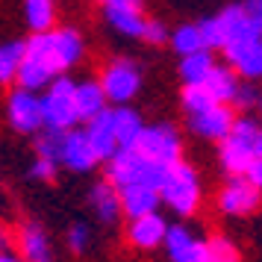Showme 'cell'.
Returning a JSON list of instances; mask_svg holds the SVG:
<instances>
[{
    "instance_id": "1",
    "label": "cell",
    "mask_w": 262,
    "mask_h": 262,
    "mask_svg": "<svg viewBox=\"0 0 262 262\" xmlns=\"http://www.w3.org/2000/svg\"><path fill=\"white\" fill-rule=\"evenodd\" d=\"M27 50L33 56H38L56 77H65V71H71L74 65L83 59L85 45L77 30L56 27L50 33H33V36L27 38Z\"/></svg>"
},
{
    "instance_id": "2",
    "label": "cell",
    "mask_w": 262,
    "mask_h": 262,
    "mask_svg": "<svg viewBox=\"0 0 262 262\" xmlns=\"http://www.w3.org/2000/svg\"><path fill=\"white\" fill-rule=\"evenodd\" d=\"M159 194H162V203H165L174 215H180V218L194 215L201 209V198H203L201 177H198L194 165L183 162V159H180L177 165H171L165 180H162Z\"/></svg>"
},
{
    "instance_id": "3",
    "label": "cell",
    "mask_w": 262,
    "mask_h": 262,
    "mask_svg": "<svg viewBox=\"0 0 262 262\" xmlns=\"http://www.w3.org/2000/svg\"><path fill=\"white\" fill-rule=\"evenodd\" d=\"M165 174H168V165H159L154 159L142 156L136 147H121L118 154L106 162V180H112L118 189L133 186V183H144V186L162 189Z\"/></svg>"
},
{
    "instance_id": "4",
    "label": "cell",
    "mask_w": 262,
    "mask_h": 262,
    "mask_svg": "<svg viewBox=\"0 0 262 262\" xmlns=\"http://www.w3.org/2000/svg\"><path fill=\"white\" fill-rule=\"evenodd\" d=\"M259 133H262V124H256L253 118H248V115L236 118L233 133L218 144V162H221V168L227 171V177H242V174H248V168L253 165V159H256V156H253V142H256Z\"/></svg>"
},
{
    "instance_id": "5",
    "label": "cell",
    "mask_w": 262,
    "mask_h": 262,
    "mask_svg": "<svg viewBox=\"0 0 262 262\" xmlns=\"http://www.w3.org/2000/svg\"><path fill=\"white\" fill-rule=\"evenodd\" d=\"M45 127L48 130H77L80 106H77V83L68 77H56L41 95Z\"/></svg>"
},
{
    "instance_id": "6",
    "label": "cell",
    "mask_w": 262,
    "mask_h": 262,
    "mask_svg": "<svg viewBox=\"0 0 262 262\" xmlns=\"http://www.w3.org/2000/svg\"><path fill=\"white\" fill-rule=\"evenodd\" d=\"M6 121L18 136H38L45 130V109H41V95L30 89H12L6 95Z\"/></svg>"
},
{
    "instance_id": "7",
    "label": "cell",
    "mask_w": 262,
    "mask_h": 262,
    "mask_svg": "<svg viewBox=\"0 0 262 262\" xmlns=\"http://www.w3.org/2000/svg\"><path fill=\"white\" fill-rule=\"evenodd\" d=\"M136 150L147 159H154L159 165H177L180 159H183V139H180V133L174 124H165V121H159V124H147L142 133V139L136 142Z\"/></svg>"
},
{
    "instance_id": "8",
    "label": "cell",
    "mask_w": 262,
    "mask_h": 262,
    "mask_svg": "<svg viewBox=\"0 0 262 262\" xmlns=\"http://www.w3.org/2000/svg\"><path fill=\"white\" fill-rule=\"evenodd\" d=\"M100 83L106 89L109 103L127 106V103H133V97L142 92V68L133 59H112L100 74Z\"/></svg>"
},
{
    "instance_id": "9",
    "label": "cell",
    "mask_w": 262,
    "mask_h": 262,
    "mask_svg": "<svg viewBox=\"0 0 262 262\" xmlns=\"http://www.w3.org/2000/svg\"><path fill=\"white\" fill-rule=\"evenodd\" d=\"M262 189H256L248 180V174L242 177H227V183L221 186L218 198H215V206L221 209L230 218H245V215H253L262 203Z\"/></svg>"
},
{
    "instance_id": "10",
    "label": "cell",
    "mask_w": 262,
    "mask_h": 262,
    "mask_svg": "<svg viewBox=\"0 0 262 262\" xmlns=\"http://www.w3.org/2000/svg\"><path fill=\"white\" fill-rule=\"evenodd\" d=\"M233 124H236V109L230 103H215L206 112L189 115V133H194L198 139L215 142V144H221L233 133Z\"/></svg>"
},
{
    "instance_id": "11",
    "label": "cell",
    "mask_w": 262,
    "mask_h": 262,
    "mask_svg": "<svg viewBox=\"0 0 262 262\" xmlns=\"http://www.w3.org/2000/svg\"><path fill=\"white\" fill-rule=\"evenodd\" d=\"M165 253L171 262H206V242L198 238L186 224H171L165 236Z\"/></svg>"
},
{
    "instance_id": "12",
    "label": "cell",
    "mask_w": 262,
    "mask_h": 262,
    "mask_svg": "<svg viewBox=\"0 0 262 262\" xmlns=\"http://www.w3.org/2000/svg\"><path fill=\"white\" fill-rule=\"evenodd\" d=\"M168 227L171 224L159 212L142 215V218H130V224H127V242L139 250H156L159 245H165Z\"/></svg>"
},
{
    "instance_id": "13",
    "label": "cell",
    "mask_w": 262,
    "mask_h": 262,
    "mask_svg": "<svg viewBox=\"0 0 262 262\" xmlns=\"http://www.w3.org/2000/svg\"><path fill=\"white\" fill-rule=\"evenodd\" d=\"M227 62L238 71L242 80H262V36L238 41V45H227L224 48Z\"/></svg>"
},
{
    "instance_id": "14",
    "label": "cell",
    "mask_w": 262,
    "mask_h": 262,
    "mask_svg": "<svg viewBox=\"0 0 262 262\" xmlns=\"http://www.w3.org/2000/svg\"><path fill=\"white\" fill-rule=\"evenodd\" d=\"M89 206L100 224H115L121 215H124V206H121V189L112 183V180H100L89 189Z\"/></svg>"
},
{
    "instance_id": "15",
    "label": "cell",
    "mask_w": 262,
    "mask_h": 262,
    "mask_svg": "<svg viewBox=\"0 0 262 262\" xmlns=\"http://www.w3.org/2000/svg\"><path fill=\"white\" fill-rule=\"evenodd\" d=\"M85 136H89V142H92V147H95V154L100 162H109L112 156L121 150L118 144V136H115V124H112V109H106V112H100L97 118L85 121Z\"/></svg>"
},
{
    "instance_id": "16",
    "label": "cell",
    "mask_w": 262,
    "mask_h": 262,
    "mask_svg": "<svg viewBox=\"0 0 262 262\" xmlns=\"http://www.w3.org/2000/svg\"><path fill=\"white\" fill-rule=\"evenodd\" d=\"M95 147L89 142L85 130H68V139H65V154H62V165L74 171V174H89L92 168L97 165Z\"/></svg>"
},
{
    "instance_id": "17",
    "label": "cell",
    "mask_w": 262,
    "mask_h": 262,
    "mask_svg": "<svg viewBox=\"0 0 262 262\" xmlns=\"http://www.w3.org/2000/svg\"><path fill=\"white\" fill-rule=\"evenodd\" d=\"M18 250L27 262H53V245L38 221H24L18 230Z\"/></svg>"
},
{
    "instance_id": "18",
    "label": "cell",
    "mask_w": 262,
    "mask_h": 262,
    "mask_svg": "<svg viewBox=\"0 0 262 262\" xmlns=\"http://www.w3.org/2000/svg\"><path fill=\"white\" fill-rule=\"evenodd\" d=\"M159 203H162V194L154 186L133 183V186H124L121 189V206H124V215L127 218H142V215L159 212Z\"/></svg>"
},
{
    "instance_id": "19",
    "label": "cell",
    "mask_w": 262,
    "mask_h": 262,
    "mask_svg": "<svg viewBox=\"0 0 262 262\" xmlns=\"http://www.w3.org/2000/svg\"><path fill=\"white\" fill-rule=\"evenodd\" d=\"M221 24H224V33H227V45H238V41H248V38H256L262 36V30L253 24V18L248 15L245 3H233L218 12ZM224 45V48H227Z\"/></svg>"
},
{
    "instance_id": "20",
    "label": "cell",
    "mask_w": 262,
    "mask_h": 262,
    "mask_svg": "<svg viewBox=\"0 0 262 262\" xmlns=\"http://www.w3.org/2000/svg\"><path fill=\"white\" fill-rule=\"evenodd\" d=\"M77 106H80V118L83 121H92L100 112H106L109 97H106L103 83L100 80H80L77 83Z\"/></svg>"
},
{
    "instance_id": "21",
    "label": "cell",
    "mask_w": 262,
    "mask_h": 262,
    "mask_svg": "<svg viewBox=\"0 0 262 262\" xmlns=\"http://www.w3.org/2000/svg\"><path fill=\"white\" fill-rule=\"evenodd\" d=\"M103 15H106L109 27L127 38H144V30L150 21L142 15V9H124V6H103Z\"/></svg>"
},
{
    "instance_id": "22",
    "label": "cell",
    "mask_w": 262,
    "mask_h": 262,
    "mask_svg": "<svg viewBox=\"0 0 262 262\" xmlns=\"http://www.w3.org/2000/svg\"><path fill=\"white\" fill-rule=\"evenodd\" d=\"M112 124H115V136H118L121 147H136V142L142 139L144 127H147L139 115V109H133L130 103L112 109Z\"/></svg>"
},
{
    "instance_id": "23",
    "label": "cell",
    "mask_w": 262,
    "mask_h": 262,
    "mask_svg": "<svg viewBox=\"0 0 262 262\" xmlns=\"http://www.w3.org/2000/svg\"><path fill=\"white\" fill-rule=\"evenodd\" d=\"M203 85L212 92V97L218 103H233L238 95V89H242V77H238V71L233 65H215Z\"/></svg>"
},
{
    "instance_id": "24",
    "label": "cell",
    "mask_w": 262,
    "mask_h": 262,
    "mask_svg": "<svg viewBox=\"0 0 262 262\" xmlns=\"http://www.w3.org/2000/svg\"><path fill=\"white\" fill-rule=\"evenodd\" d=\"M218 65L212 56V50H201V53H191L180 59V80L186 85H203L206 77L212 74V68Z\"/></svg>"
},
{
    "instance_id": "25",
    "label": "cell",
    "mask_w": 262,
    "mask_h": 262,
    "mask_svg": "<svg viewBox=\"0 0 262 262\" xmlns=\"http://www.w3.org/2000/svg\"><path fill=\"white\" fill-rule=\"evenodd\" d=\"M24 21L30 33H50L56 24V3L53 0H24Z\"/></svg>"
},
{
    "instance_id": "26",
    "label": "cell",
    "mask_w": 262,
    "mask_h": 262,
    "mask_svg": "<svg viewBox=\"0 0 262 262\" xmlns=\"http://www.w3.org/2000/svg\"><path fill=\"white\" fill-rule=\"evenodd\" d=\"M27 56V41H6L0 48V83L9 85L18 80V71Z\"/></svg>"
},
{
    "instance_id": "27",
    "label": "cell",
    "mask_w": 262,
    "mask_h": 262,
    "mask_svg": "<svg viewBox=\"0 0 262 262\" xmlns=\"http://www.w3.org/2000/svg\"><path fill=\"white\" fill-rule=\"evenodd\" d=\"M168 45L174 48V53H177L180 59H183V56H191V53H201V50H206L198 24H180L177 30L171 33V41H168Z\"/></svg>"
},
{
    "instance_id": "28",
    "label": "cell",
    "mask_w": 262,
    "mask_h": 262,
    "mask_svg": "<svg viewBox=\"0 0 262 262\" xmlns=\"http://www.w3.org/2000/svg\"><path fill=\"white\" fill-rule=\"evenodd\" d=\"M65 139H68V130H45L36 136V156H45V159H53L62 165V154H65Z\"/></svg>"
},
{
    "instance_id": "29",
    "label": "cell",
    "mask_w": 262,
    "mask_h": 262,
    "mask_svg": "<svg viewBox=\"0 0 262 262\" xmlns=\"http://www.w3.org/2000/svg\"><path fill=\"white\" fill-rule=\"evenodd\" d=\"M180 103L186 109V115H198V112H206L209 106H215L218 100L212 97V92H209L206 85H183Z\"/></svg>"
},
{
    "instance_id": "30",
    "label": "cell",
    "mask_w": 262,
    "mask_h": 262,
    "mask_svg": "<svg viewBox=\"0 0 262 262\" xmlns=\"http://www.w3.org/2000/svg\"><path fill=\"white\" fill-rule=\"evenodd\" d=\"M206 262H242V250L227 236H212L206 242Z\"/></svg>"
},
{
    "instance_id": "31",
    "label": "cell",
    "mask_w": 262,
    "mask_h": 262,
    "mask_svg": "<svg viewBox=\"0 0 262 262\" xmlns=\"http://www.w3.org/2000/svg\"><path fill=\"white\" fill-rule=\"evenodd\" d=\"M198 30H201L206 50H224V45H227V33H224V24H221V18H218V15L201 18V21H198Z\"/></svg>"
},
{
    "instance_id": "32",
    "label": "cell",
    "mask_w": 262,
    "mask_h": 262,
    "mask_svg": "<svg viewBox=\"0 0 262 262\" xmlns=\"http://www.w3.org/2000/svg\"><path fill=\"white\" fill-rule=\"evenodd\" d=\"M230 106L233 109H256V106H262V92L256 89V85H250V80H245L242 89H238L236 100H233Z\"/></svg>"
},
{
    "instance_id": "33",
    "label": "cell",
    "mask_w": 262,
    "mask_h": 262,
    "mask_svg": "<svg viewBox=\"0 0 262 262\" xmlns=\"http://www.w3.org/2000/svg\"><path fill=\"white\" fill-rule=\"evenodd\" d=\"M89 242H92V233H89V227L85 224H71L68 227V233H65V245L71 253H83L89 250Z\"/></svg>"
},
{
    "instance_id": "34",
    "label": "cell",
    "mask_w": 262,
    "mask_h": 262,
    "mask_svg": "<svg viewBox=\"0 0 262 262\" xmlns=\"http://www.w3.org/2000/svg\"><path fill=\"white\" fill-rule=\"evenodd\" d=\"M56 165H59V162H53V159H45V156H36L27 174H30V180H38V183H50V180L56 177Z\"/></svg>"
},
{
    "instance_id": "35",
    "label": "cell",
    "mask_w": 262,
    "mask_h": 262,
    "mask_svg": "<svg viewBox=\"0 0 262 262\" xmlns=\"http://www.w3.org/2000/svg\"><path fill=\"white\" fill-rule=\"evenodd\" d=\"M142 41H147V45H165V41H171V30H168L159 18H150Z\"/></svg>"
},
{
    "instance_id": "36",
    "label": "cell",
    "mask_w": 262,
    "mask_h": 262,
    "mask_svg": "<svg viewBox=\"0 0 262 262\" xmlns=\"http://www.w3.org/2000/svg\"><path fill=\"white\" fill-rule=\"evenodd\" d=\"M245 9H248V15L253 18V24L262 30V0H245Z\"/></svg>"
},
{
    "instance_id": "37",
    "label": "cell",
    "mask_w": 262,
    "mask_h": 262,
    "mask_svg": "<svg viewBox=\"0 0 262 262\" xmlns=\"http://www.w3.org/2000/svg\"><path fill=\"white\" fill-rule=\"evenodd\" d=\"M248 180L256 186V189H262V156H256V159H253V165L248 168Z\"/></svg>"
},
{
    "instance_id": "38",
    "label": "cell",
    "mask_w": 262,
    "mask_h": 262,
    "mask_svg": "<svg viewBox=\"0 0 262 262\" xmlns=\"http://www.w3.org/2000/svg\"><path fill=\"white\" fill-rule=\"evenodd\" d=\"M103 6H124V9H142V0H106Z\"/></svg>"
},
{
    "instance_id": "39",
    "label": "cell",
    "mask_w": 262,
    "mask_h": 262,
    "mask_svg": "<svg viewBox=\"0 0 262 262\" xmlns=\"http://www.w3.org/2000/svg\"><path fill=\"white\" fill-rule=\"evenodd\" d=\"M0 262H27V259L21 256V253H9V250H3V253H0Z\"/></svg>"
},
{
    "instance_id": "40",
    "label": "cell",
    "mask_w": 262,
    "mask_h": 262,
    "mask_svg": "<svg viewBox=\"0 0 262 262\" xmlns=\"http://www.w3.org/2000/svg\"><path fill=\"white\" fill-rule=\"evenodd\" d=\"M253 156H262V133L256 136V142H253Z\"/></svg>"
},
{
    "instance_id": "41",
    "label": "cell",
    "mask_w": 262,
    "mask_h": 262,
    "mask_svg": "<svg viewBox=\"0 0 262 262\" xmlns=\"http://www.w3.org/2000/svg\"><path fill=\"white\" fill-rule=\"evenodd\" d=\"M100 3H106V0H100Z\"/></svg>"
}]
</instances>
